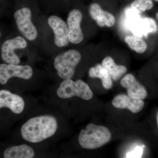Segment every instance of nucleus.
Instances as JSON below:
<instances>
[{"label":"nucleus","instance_id":"nucleus-22","mask_svg":"<svg viewBox=\"0 0 158 158\" xmlns=\"http://www.w3.org/2000/svg\"><path fill=\"white\" fill-rule=\"evenodd\" d=\"M155 1H156V2H158V0H154Z\"/></svg>","mask_w":158,"mask_h":158},{"label":"nucleus","instance_id":"nucleus-8","mask_svg":"<svg viewBox=\"0 0 158 158\" xmlns=\"http://www.w3.org/2000/svg\"><path fill=\"white\" fill-rule=\"evenodd\" d=\"M27 43L24 38L20 36L8 40L2 46L1 57L3 61L7 64L19 65L20 60L15 53V50L18 49L25 48Z\"/></svg>","mask_w":158,"mask_h":158},{"label":"nucleus","instance_id":"nucleus-4","mask_svg":"<svg viewBox=\"0 0 158 158\" xmlns=\"http://www.w3.org/2000/svg\"><path fill=\"white\" fill-rule=\"evenodd\" d=\"M57 96L62 99L71 98L74 96L89 100L93 94L88 84L81 80L73 81L71 79L64 80L56 91Z\"/></svg>","mask_w":158,"mask_h":158},{"label":"nucleus","instance_id":"nucleus-12","mask_svg":"<svg viewBox=\"0 0 158 158\" xmlns=\"http://www.w3.org/2000/svg\"><path fill=\"white\" fill-rule=\"evenodd\" d=\"M120 85L127 89L128 95L131 97L141 100L147 97L146 89L131 74H127L124 76L120 81Z\"/></svg>","mask_w":158,"mask_h":158},{"label":"nucleus","instance_id":"nucleus-17","mask_svg":"<svg viewBox=\"0 0 158 158\" xmlns=\"http://www.w3.org/2000/svg\"><path fill=\"white\" fill-rule=\"evenodd\" d=\"M88 75L91 78H98L102 80V84L105 89L109 90L113 86L112 78L109 75L107 71L101 65L97 64L91 67L88 71Z\"/></svg>","mask_w":158,"mask_h":158},{"label":"nucleus","instance_id":"nucleus-7","mask_svg":"<svg viewBox=\"0 0 158 158\" xmlns=\"http://www.w3.org/2000/svg\"><path fill=\"white\" fill-rule=\"evenodd\" d=\"M25 106L21 96L7 89H0V113L7 110L15 115L21 114Z\"/></svg>","mask_w":158,"mask_h":158},{"label":"nucleus","instance_id":"nucleus-10","mask_svg":"<svg viewBox=\"0 0 158 158\" xmlns=\"http://www.w3.org/2000/svg\"><path fill=\"white\" fill-rule=\"evenodd\" d=\"M48 23L55 35V44L58 47H63L69 44L68 25L61 18L52 15L48 18Z\"/></svg>","mask_w":158,"mask_h":158},{"label":"nucleus","instance_id":"nucleus-6","mask_svg":"<svg viewBox=\"0 0 158 158\" xmlns=\"http://www.w3.org/2000/svg\"><path fill=\"white\" fill-rule=\"evenodd\" d=\"M14 17L19 31L23 36L31 41L35 40L38 33L36 27L31 21V9L27 7L19 9L15 12Z\"/></svg>","mask_w":158,"mask_h":158},{"label":"nucleus","instance_id":"nucleus-2","mask_svg":"<svg viewBox=\"0 0 158 158\" xmlns=\"http://www.w3.org/2000/svg\"><path fill=\"white\" fill-rule=\"evenodd\" d=\"M111 134L106 127L93 123L87 125L78 137L79 144L85 149H94L103 146L110 141Z\"/></svg>","mask_w":158,"mask_h":158},{"label":"nucleus","instance_id":"nucleus-14","mask_svg":"<svg viewBox=\"0 0 158 158\" xmlns=\"http://www.w3.org/2000/svg\"><path fill=\"white\" fill-rule=\"evenodd\" d=\"M112 104L116 108L127 109L135 113L140 112L144 105L142 100L133 98L125 94H119L115 97Z\"/></svg>","mask_w":158,"mask_h":158},{"label":"nucleus","instance_id":"nucleus-13","mask_svg":"<svg viewBox=\"0 0 158 158\" xmlns=\"http://www.w3.org/2000/svg\"><path fill=\"white\" fill-rule=\"evenodd\" d=\"M89 12L92 19L96 21L100 27H112L115 23V18L113 14L104 11L99 4L91 3L89 8Z\"/></svg>","mask_w":158,"mask_h":158},{"label":"nucleus","instance_id":"nucleus-19","mask_svg":"<svg viewBox=\"0 0 158 158\" xmlns=\"http://www.w3.org/2000/svg\"><path fill=\"white\" fill-rule=\"evenodd\" d=\"M152 0H135L131 4V8L138 14L152 9Z\"/></svg>","mask_w":158,"mask_h":158},{"label":"nucleus","instance_id":"nucleus-11","mask_svg":"<svg viewBox=\"0 0 158 158\" xmlns=\"http://www.w3.org/2000/svg\"><path fill=\"white\" fill-rule=\"evenodd\" d=\"M131 29L135 36L141 37H147L150 34L156 33L158 27L154 19L149 17L141 18L137 15L131 19Z\"/></svg>","mask_w":158,"mask_h":158},{"label":"nucleus","instance_id":"nucleus-18","mask_svg":"<svg viewBox=\"0 0 158 158\" xmlns=\"http://www.w3.org/2000/svg\"><path fill=\"white\" fill-rule=\"evenodd\" d=\"M125 41L129 47L138 53H143L147 49V44L141 37L135 35H130L125 38Z\"/></svg>","mask_w":158,"mask_h":158},{"label":"nucleus","instance_id":"nucleus-15","mask_svg":"<svg viewBox=\"0 0 158 158\" xmlns=\"http://www.w3.org/2000/svg\"><path fill=\"white\" fill-rule=\"evenodd\" d=\"M35 156L34 149L26 144L10 145L6 148L2 153L4 158H33Z\"/></svg>","mask_w":158,"mask_h":158},{"label":"nucleus","instance_id":"nucleus-21","mask_svg":"<svg viewBox=\"0 0 158 158\" xmlns=\"http://www.w3.org/2000/svg\"><path fill=\"white\" fill-rule=\"evenodd\" d=\"M157 122L158 126V113L157 115Z\"/></svg>","mask_w":158,"mask_h":158},{"label":"nucleus","instance_id":"nucleus-16","mask_svg":"<svg viewBox=\"0 0 158 158\" xmlns=\"http://www.w3.org/2000/svg\"><path fill=\"white\" fill-rule=\"evenodd\" d=\"M102 65L107 71L109 75L114 81H117L127 71L124 65L116 64L114 59L110 56L106 57L102 62Z\"/></svg>","mask_w":158,"mask_h":158},{"label":"nucleus","instance_id":"nucleus-5","mask_svg":"<svg viewBox=\"0 0 158 158\" xmlns=\"http://www.w3.org/2000/svg\"><path fill=\"white\" fill-rule=\"evenodd\" d=\"M33 70L28 65L0 64V85H6L13 77L27 80L32 77Z\"/></svg>","mask_w":158,"mask_h":158},{"label":"nucleus","instance_id":"nucleus-9","mask_svg":"<svg viewBox=\"0 0 158 158\" xmlns=\"http://www.w3.org/2000/svg\"><path fill=\"white\" fill-rule=\"evenodd\" d=\"M83 15L78 9H73L69 12L67 23L69 42L74 44L81 43L84 40V34L81 27Z\"/></svg>","mask_w":158,"mask_h":158},{"label":"nucleus","instance_id":"nucleus-20","mask_svg":"<svg viewBox=\"0 0 158 158\" xmlns=\"http://www.w3.org/2000/svg\"><path fill=\"white\" fill-rule=\"evenodd\" d=\"M143 152V148L141 146H136L134 149L127 154L126 158H141Z\"/></svg>","mask_w":158,"mask_h":158},{"label":"nucleus","instance_id":"nucleus-3","mask_svg":"<svg viewBox=\"0 0 158 158\" xmlns=\"http://www.w3.org/2000/svg\"><path fill=\"white\" fill-rule=\"evenodd\" d=\"M81 59V53L74 49L69 50L57 56L54 59V66L59 77L63 80L71 79Z\"/></svg>","mask_w":158,"mask_h":158},{"label":"nucleus","instance_id":"nucleus-23","mask_svg":"<svg viewBox=\"0 0 158 158\" xmlns=\"http://www.w3.org/2000/svg\"><path fill=\"white\" fill-rule=\"evenodd\" d=\"M1 31H0V37H1Z\"/></svg>","mask_w":158,"mask_h":158},{"label":"nucleus","instance_id":"nucleus-1","mask_svg":"<svg viewBox=\"0 0 158 158\" xmlns=\"http://www.w3.org/2000/svg\"><path fill=\"white\" fill-rule=\"evenodd\" d=\"M58 127L56 118L51 115L35 116L28 119L21 128V134L26 141L41 142L52 137Z\"/></svg>","mask_w":158,"mask_h":158}]
</instances>
